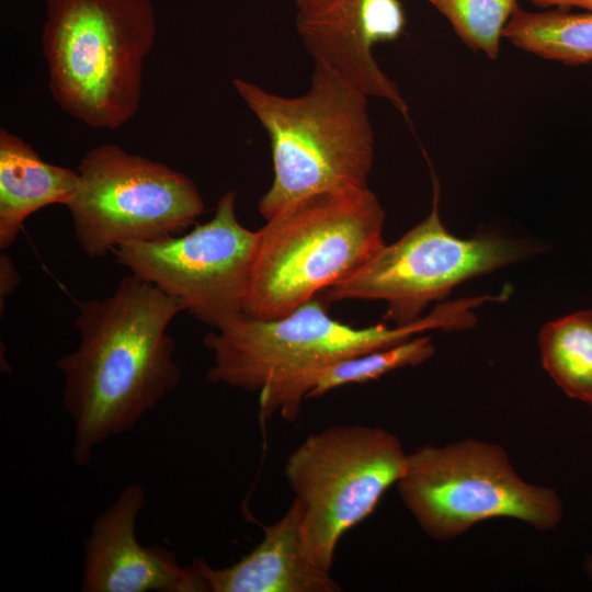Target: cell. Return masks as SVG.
Instances as JSON below:
<instances>
[{"instance_id": "cell-19", "label": "cell", "mask_w": 592, "mask_h": 592, "mask_svg": "<svg viewBox=\"0 0 592 592\" xmlns=\"http://www.w3.org/2000/svg\"><path fill=\"white\" fill-rule=\"evenodd\" d=\"M20 276L18 271L14 267V264L11 258L5 253L1 252L0 257V298L1 306L3 304V298L8 297L20 283Z\"/></svg>"}, {"instance_id": "cell-9", "label": "cell", "mask_w": 592, "mask_h": 592, "mask_svg": "<svg viewBox=\"0 0 592 592\" xmlns=\"http://www.w3.org/2000/svg\"><path fill=\"white\" fill-rule=\"evenodd\" d=\"M77 171L79 186L67 207L75 238L90 258L123 243L181 235L205 212L186 174L114 144L87 151Z\"/></svg>"}, {"instance_id": "cell-18", "label": "cell", "mask_w": 592, "mask_h": 592, "mask_svg": "<svg viewBox=\"0 0 592 592\" xmlns=\"http://www.w3.org/2000/svg\"><path fill=\"white\" fill-rule=\"evenodd\" d=\"M470 49L490 59L500 54L503 31L517 0H426Z\"/></svg>"}, {"instance_id": "cell-2", "label": "cell", "mask_w": 592, "mask_h": 592, "mask_svg": "<svg viewBox=\"0 0 592 592\" xmlns=\"http://www.w3.org/2000/svg\"><path fill=\"white\" fill-rule=\"evenodd\" d=\"M320 295L286 316L261 320L246 315L205 335L213 353L206 378L259 392L264 418L278 413L296 420L317 372L340 360L396 345L424 331L465 330L475 326L473 309L482 297L437 305L418 321L389 327L380 322L353 328L330 317Z\"/></svg>"}, {"instance_id": "cell-17", "label": "cell", "mask_w": 592, "mask_h": 592, "mask_svg": "<svg viewBox=\"0 0 592 592\" xmlns=\"http://www.w3.org/2000/svg\"><path fill=\"white\" fill-rule=\"evenodd\" d=\"M434 352L432 339L418 334L392 346L340 360L316 373L307 399L321 397L344 385L377 379L398 368L419 365Z\"/></svg>"}, {"instance_id": "cell-10", "label": "cell", "mask_w": 592, "mask_h": 592, "mask_svg": "<svg viewBox=\"0 0 592 592\" xmlns=\"http://www.w3.org/2000/svg\"><path fill=\"white\" fill-rule=\"evenodd\" d=\"M236 201V191L229 190L207 223L184 235L123 243L112 254L130 274L177 299L183 311L218 329L244 315L257 242V231L239 223Z\"/></svg>"}, {"instance_id": "cell-21", "label": "cell", "mask_w": 592, "mask_h": 592, "mask_svg": "<svg viewBox=\"0 0 592 592\" xmlns=\"http://www.w3.org/2000/svg\"><path fill=\"white\" fill-rule=\"evenodd\" d=\"M583 570L585 574L589 577V579L592 580V553L585 556V559L583 562Z\"/></svg>"}, {"instance_id": "cell-3", "label": "cell", "mask_w": 592, "mask_h": 592, "mask_svg": "<svg viewBox=\"0 0 592 592\" xmlns=\"http://www.w3.org/2000/svg\"><path fill=\"white\" fill-rule=\"evenodd\" d=\"M232 84L270 139L274 177L258 203L265 220L319 194L367 187L375 139L366 94L317 65L297 96Z\"/></svg>"}, {"instance_id": "cell-14", "label": "cell", "mask_w": 592, "mask_h": 592, "mask_svg": "<svg viewBox=\"0 0 592 592\" xmlns=\"http://www.w3.org/2000/svg\"><path fill=\"white\" fill-rule=\"evenodd\" d=\"M78 171L46 162L22 138L0 129V249L10 247L24 221L48 205L67 206L78 190Z\"/></svg>"}, {"instance_id": "cell-1", "label": "cell", "mask_w": 592, "mask_h": 592, "mask_svg": "<svg viewBox=\"0 0 592 592\" xmlns=\"http://www.w3.org/2000/svg\"><path fill=\"white\" fill-rule=\"evenodd\" d=\"M77 349L56 363L61 401L73 423L72 460L88 465L95 448L134 429L180 384L168 328L179 301L133 274L103 299L78 303Z\"/></svg>"}, {"instance_id": "cell-4", "label": "cell", "mask_w": 592, "mask_h": 592, "mask_svg": "<svg viewBox=\"0 0 592 592\" xmlns=\"http://www.w3.org/2000/svg\"><path fill=\"white\" fill-rule=\"evenodd\" d=\"M42 47L58 106L93 129L138 112L143 69L157 35L151 0H45Z\"/></svg>"}, {"instance_id": "cell-20", "label": "cell", "mask_w": 592, "mask_h": 592, "mask_svg": "<svg viewBox=\"0 0 592 592\" xmlns=\"http://www.w3.org/2000/svg\"><path fill=\"white\" fill-rule=\"evenodd\" d=\"M530 2L542 9H578L592 12V0H530Z\"/></svg>"}, {"instance_id": "cell-16", "label": "cell", "mask_w": 592, "mask_h": 592, "mask_svg": "<svg viewBox=\"0 0 592 592\" xmlns=\"http://www.w3.org/2000/svg\"><path fill=\"white\" fill-rule=\"evenodd\" d=\"M538 345L542 365L555 384L592 408V310L545 323Z\"/></svg>"}, {"instance_id": "cell-5", "label": "cell", "mask_w": 592, "mask_h": 592, "mask_svg": "<svg viewBox=\"0 0 592 592\" xmlns=\"http://www.w3.org/2000/svg\"><path fill=\"white\" fill-rule=\"evenodd\" d=\"M385 218L367 186L312 196L266 220L257 231L244 315L286 316L350 276L385 244Z\"/></svg>"}, {"instance_id": "cell-8", "label": "cell", "mask_w": 592, "mask_h": 592, "mask_svg": "<svg viewBox=\"0 0 592 592\" xmlns=\"http://www.w3.org/2000/svg\"><path fill=\"white\" fill-rule=\"evenodd\" d=\"M439 183L433 178L430 214L397 241L384 244L350 276L321 293L328 301L384 300V321H418L426 306L459 284L544 251L537 242L500 235L459 238L442 224Z\"/></svg>"}, {"instance_id": "cell-7", "label": "cell", "mask_w": 592, "mask_h": 592, "mask_svg": "<svg viewBox=\"0 0 592 592\" xmlns=\"http://www.w3.org/2000/svg\"><path fill=\"white\" fill-rule=\"evenodd\" d=\"M407 457L394 433L362 424L312 433L289 454L284 475L319 567L331 570L343 534L366 519L398 482Z\"/></svg>"}, {"instance_id": "cell-13", "label": "cell", "mask_w": 592, "mask_h": 592, "mask_svg": "<svg viewBox=\"0 0 592 592\" xmlns=\"http://www.w3.org/2000/svg\"><path fill=\"white\" fill-rule=\"evenodd\" d=\"M193 565L207 592H341L343 588L330 571L312 559L301 522L300 509L293 500L287 512L264 526L262 542L237 562L213 568L204 559Z\"/></svg>"}, {"instance_id": "cell-22", "label": "cell", "mask_w": 592, "mask_h": 592, "mask_svg": "<svg viewBox=\"0 0 592 592\" xmlns=\"http://www.w3.org/2000/svg\"><path fill=\"white\" fill-rule=\"evenodd\" d=\"M294 2V4L296 5V8H299L301 7L303 4L307 3L309 0H291Z\"/></svg>"}, {"instance_id": "cell-12", "label": "cell", "mask_w": 592, "mask_h": 592, "mask_svg": "<svg viewBox=\"0 0 592 592\" xmlns=\"http://www.w3.org/2000/svg\"><path fill=\"white\" fill-rule=\"evenodd\" d=\"M147 502L139 483L126 486L92 522L84 539L83 592H207L192 563L183 567L163 546H143L137 520Z\"/></svg>"}, {"instance_id": "cell-6", "label": "cell", "mask_w": 592, "mask_h": 592, "mask_svg": "<svg viewBox=\"0 0 592 592\" xmlns=\"http://www.w3.org/2000/svg\"><path fill=\"white\" fill-rule=\"evenodd\" d=\"M396 486L419 526L436 540L456 538L492 519L546 532L563 516L556 490L525 481L501 445L477 439L418 447L408 454Z\"/></svg>"}, {"instance_id": "cell-15", "label": "cell", "mask_w": 592, "mask_h": 592, "mask_svg": "<svg viewBox=\"0 0 592 592\" xmlns=\"http://www.w3.org/2000/svg\"><path fill=\"white\" fill-rule=\"evenodd\" d=\"M503 38L539 58L565 65L592 62V12L551 8L527 11L520 5Z\"/></svg>"}, {"instance_id": "cell-11", "label": "cell", "mask_w": 592, "mask_h": 592, "mask_svg": "<svg viewBox=\"0 0 592 592\" xmlns=\"http://www.w3.org/2000/svg\"><path fill=\"white\" fill-rule=\"evenodd\" d=\"M406 26L399 0H309L297 8L296 29L314 60L368 98L384 99L406 118L409 106L373 55L378 43Z\"/></svg>"}]
</instances>
